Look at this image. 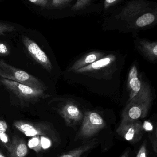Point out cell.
Masks as SVG:
<instances>
[{"label":"cell","instance_id":"24","mask_svg":"<svg viewBox=\"0 0 157 157\" xmlns=\"http://www.w3.org/2000/svg\"><path fill=\"white\" fill-rule=\"evenodd\" d=\"M10 53L8 47L4 43L0 42V55L7 56Z\"/></svg>","mask_w":157,"mask_h":157},{"label":"cell","instance_id":"10","mask_svg":"<svg viewBox=\"0 0 157 157\" xmlns=\"http://www.w3.org/2000/svg\"><path fill=\"white\" fill-rule=\"evenodd\" d=\"M144 83L140 80L137 68L134 64L130 69L128 75L127 87L130 98L128 101L131 100L140 92Z\"/></svg>","mask_w":157,"mask_h":157},{"label":"cell","instance_id":"16","mask_svg":"<svg viewBox=\"0 0 157 157\" xmlns=\"http://www.w3.org/2000/svg\"><path fill=\"white\" fill-rule=\"evenodd\" d=\"M156 20V17L154 14L147 13L141 16L135 21V25L137 27H144L151 25Z\"/></svg>","mask_w":157,"mask_h":157},{"label":"cell","instance_id":"15","mask_svg":"<svg viewBox=\"0 0 157 157\" xmlns=\"http://www.w3.org/2000/svg\"><path fill=\"white\" fill-rule=\"evenodd\" d=\"M140 48L143 52L150 59H156L157 57V43L142 40L140 42Z\"/></svg>","mask_w":157,"mask_h":157},{"label":"cell","instance_id":"17","mask_svg":"<svg viewBox=\"0 0 157 157\" xmlns=\"http://www.w3.org/2000/svg\"><path fill=\"white\" fill-rule=\"evenodd\" d=\"M28 145L30 149H33L36 153H39L42 149L40 136H32V138L29 140Z\"/></svg>","mask_w":157,"mask_h":157},{"label":"cell","instance_id":"21","mask_svg":"<svg viewBox=\"0 0 157 157\" xmlns=\"http://www.w3.org/2000/svg\"><path fill=\"white\" fill-rule=\"evenodd\" d=\"M0 142L2 144L6 150H8L11 145V141L9 136L6 132L0 135Z\"/></svg>","mask_w":157,"mask_h":157},{"label":"cell","instance_id":"2","mask_svg":"<svg viewBox=\"0 0 157 157\" xmlns=\"http://www.w3.org/2000/svg\"><path fill=\"white\" fill-rule=\"evenodd\" d=\"M0 84L8 91L25 102H37L49 97L45 90L36 88L10 79L0 78Z\"/></svg>","mask_w":157,"mask_h":157},{"label":"cell","instance_id":"8","mask_svg":"<svg viewBox=\"0 0 157 157\" xmlns=\"http://www.w3.org/2000/svg\"><path fill=\"white\" fill-rule=\"evenodd\" d=\"M57 111L69 127H74L82 121L84 118V115L78 106L71 101L66 102Z\"/></svg>","mask_w":157,"mask_h":157},{"label":"cell","instance_id":"26","mask_svg":"<svg viewBox=\"0 0 157 157\" xmlns=\"http://www.w3.org/2000/svg\"><path fill=\"white\" fill-rule=\"evenodd\" d=\"M8 126L7 124L3 121H0V135L5 133L7 131Z\"/></svg>","mask_w":157,"mask_h":157},{"label":"cell","instance_id":"18","mask_svg":"<svg viewBox=\"0 0 157 157\" xmlns=\"http://www.w3.org/2000/svg\"><path fill=\"white\" fill-rule=\"evenodd\" d=\"M15 28L12 25L5 23H0V36L4 35L7 32L14 31Z\"/></svg>","mask_w":157,"mask_h":157},{"label":"cell","instance_id":"6","mask_svg":"<svg viewBox=\"0 0 157 157\" xmlns=\"http://www.w3.org/2000/svg\"><path fill=\"white\" fill-rule=\"evenodd\" d=\"M118 134L131 144H136L142 139L144 134L143 124L138 121H121L116 131Z\"/></svg>","mask_w":157,"mask_h":157},{"label":"cell","instance_id":"11","mask_svg":"<svg viewBox=\"0 0 157 157\" xmlns=\"http://www.w3.org/2000/svg\"><path fill=\"white\" fill-rule=\"evenodd\" d=\"M116 59L115 55L109 54L88 66L77 70L74 72L81 74L96 71L109 66L115 61Z\"/></svg>","mask_w":157,"mask_h":157},{"label":"cell","instance_id":"20","mask_svg":"<svg viewBox=\"0 0 157 157\" xmlns=\"http://www.w3.org/2000/svg\"><path fill=\"white\" fill-rule=\"evenodd\" d=\"M135 157H147V141L146 140H144L141 145Z\"/></svg>","mask_w":157,"mask_h":157},{"label":"cell","instance_id":"14","mask_svg":"<svg viewBox=\"0 0 157 157\" xmlns=\"http://www.w3.org/2000/svg\"><path fill=\"white\" fill-rule=\"evenodd\" d=\"M98 144L97 139L89 140L78 147L75 148L59 157H82L87 152L95 148Z\"/></svg>","mask_w":157,"mask_h":157},{"label":"cell","instance_id":"5","mask_svg":"<svg viewBox=\"0 0 157 157\" xmlns=\"http://www.w3.org/2000/svg\"><path fill=\"white\" fill-rule=\"evenodd\" d=\"M14 126L25 135L29 137L40 136L55 139L56 135L53 128L48 123L41 122L32 123L18 121L14 122Z\"/></svg>","mask_w":157,"mask_h":157},{"label":"cell","instance_id":"13","mask_svg":"<svg viewBox=\"0 0 157 157\" xmlns=\"http://www.w3.org/2000/svg\"><path fill=\"white\" fill-rule=\"evenodd\" d=\"M103 57V53L98 51H93L86 54L76 62L70 68L69 71L75 72L83 67L88 66Z\"/></svg>","mask_w":157,"mask_h":157},{"label":"cell","instance_id":"23","mask_svg":"<svg viewBox=\"0 0 157 157\" xmlns=\"http://www.w3.org/2000/svg\"><path fill=\"white\" fill-rule=\"evenodd\" d=\"M72 1L73 0H50V5L52 7H60Z\"/></svg>","mask_w":157,"mask_h":157},{"label":"cell","instance_id":"3","mask_svg":"<svg viewBox=\"0 0 157 157\" xmlns=\"http://www.w3.org/2000/svg\"><path fill=\"white\" fill-rule=\"evenodd\" d=\"M0 77L43 90L47 88L44 83L39 78L9 65L2 59H0Z\"/></svg>","mask_w":157,"mask_h":157},{"label":"cell","instance_id":"19","mask_svg":"<svg viewBox=\"0 0 157 157\" xmlns=\"http://www.w3.org/2000/svg\"><path fill=\"white\" fill-rule=\"evenodd\" d=\"M91 0H77L74 5L72 7V10L77 11L85 8L89 3Z\"/></svg>","mask_w":157,"mask_h":157},{"label":"cell","instance_id":"9","mask_svg":"<svg viewBox=\"0 0 157 157\" xmlns=\"http://www.w3.org/2000/svg\"><path fill=\"white\" fill-rule=\"evenodd\" d=\"M148 5V4L142 1L131 2L122 10L116 18L123 20H130L142 12H144Z\"/></svg>","mask_w":157,"mask_h":157},{"label":"cell","instance_id":"22","mask_svg":"<svg viewBox=\"0 0 157 157\" xmlns=\"http://www.w3.org/2000/svg\"><path fill=\"white\" fill-rule=\"evenodd\" d=\"M41 141V148L47 149L50 148L52 145V142L50 138L46 136H40Z\"/></svg>","mask_w":157,"mask_h":157},{"label":"cell","instance_id":"28","mask_svg":"<svg viewBox=\"0 0 157 157\" xmlns=\"http://www.w3.org/2000/svg\"><path fill=\"white\" fill-rule=\"evenodd\" d=\"M129 155H130V150L128 149L120 157H129Z\"/></svg>","mask_w":157,"mask_h":157},{"label":"cell","instance_id":"27","mask_svg":"<svg viewBox=\"0 0 157 157\" xmlns=\"http://www.w3.org/2000/svg\"><path fill=\"white\" fill-rule=\"evenodd\" d=\"M118 0H105L104 1V8L108 9L111 6L116 3Z\"/></svg>","mask_w":157,"mask_h":157},{"label":"cell","instance_id":"12","mask_svg":"<svg viewBox=\"0 0 157 157\" xmlns=\"http://www.w3.org/2000/svg\"><path fill=\"white\" fill-rule=\"evenodd\" d=\"M7 151L10 157H26L28 153L27 146L24 139L14 136Z\"/></svg>","mask_w":157,"mask_h":157},{"label":"cell","instance_id":"29","mask_svg":"<svg viewBox=\"0 0 157 157\" xmlns=\"http://www.w3.org/2000/svg\"><path fill=\"white\" fill-rule=\"evenodd\" d=\"M0 157H5L4 156V155H3L2 154V153H1V152H0Z\"/></svg>","mask_w":157,"mask_h":157},{"label":"cell","instance_id":"4","mask_svg":"<svg viewBox=\"0 0 157 157\" xmlns=\"http://www.w3.org/2000/svg\"><path fill=\"white\" fill-rule=\"evenodd\" d=\"M106 126L103 118L95 111L85 113L81 128L76 136L75 140L92 138Z\"/></svg>","mask_w":157,"mask_h":157},{"label":"cell","instance_id":"7","mask_svg":"<svg viewBox=\"0 0 157 157\" xmlns=\"http://www.w3.org/2000/svg\"><path fill=\"white\" fill-rule=\"evenodd\" d=\"M22 40L31 57L46 71L51 72L53 69L51 62L45 52L41 50L38 44L25 36H22Z\"/></svg>","mask_w":157,"mask_h":157},{"label":"cell","instance_id":"1","mask_svg":"<svg viewBox=\"0 0 157 157\" xmlns=\"http://www.w3.org/2000/svg\"><path fill=\"white\" fill-rule=\"evenodd\" d=\"M151 89L144 83L140 92L128 101L122 113V121H134L145 118L152 103Z\"/></svg>","mask_w":157,"mask_h":157},{"label":"cell","instance_id":"25","mask_svg":"<svg viewBox=\"0 0 157 157\" xmlns=\"http://www.w3.org/2000/svg\"><path fill=\"white\" fill-rule=\"evenodd\" d=\"M29 2L37 5L45 6L48 5L49 0H29Z\"/></svg>","mask_w":157,"mask_h":157}]
</instances>
